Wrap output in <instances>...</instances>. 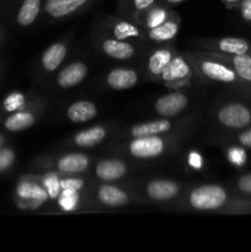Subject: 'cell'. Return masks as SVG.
<instances>
[{
    "mask_svg": "<svg viewBox=\"0 0 251 252\" xmlns=\"http://www.w3.org/2000/svg\"><path fill=\"white\" fill-rule=\"evenodd\" d=\"M226 201V193L221 187L214 185H206L193 189L189 196V202L193 208L199 211L218 209Z\"/></svg>",
    "mask_w": 251,
    "mask_h": 252,
    "instance_id": "6da1fadb",
    "label": "cell"
},
{
    "mask_svg": "<svg viewBox=\"0 0 251 252\" xmlns=\"http://www.w3.org/2000/svg\"><path fill=\"white\" fill-rule=\"evenodd\" d=\"M164 150V142L157 135H148V137H135L130 143L129 152L135 158H155L160 155Z\"/></svg>",
    "mask_w": 251,
    "mask_h": 252,
    "instance_id": "7a4b0ae2",
    "label": "cell"
},
{
    "mask_svg": "<svg viewBox=\"0 0 251 252\" xmlns=\"http://www.w3.org/2000/svg\"><path fill=\"white\" fill-rule=\"evenodd\" d=\"M219 121L221 125L230 128H241L249 125L251 121V113L245 106L233 103L228 105L219 111Z\"/></svg>",
    "mask_w": 251,
    "mask_h": 252,
    "instance_id": "3957f363",
    "label": "cell"
},
{
    "mask_svg": "<svg viewBox=\"0 0 251 252\" xmlns=\"http://www.w3.org/2000/svg\"><path fill=\"white\" fill-rule=\"evenodd\" d=\"M187 106V97L184 94L172 93L160 97L155 103V110L160 116L172 117L185 110Z\"/></svg>",
    "mask_w": 251,
    "mask_h": 252,
    "instance_id": "277c9868",
    "label": "cell"
},
{
    "mask_svg": "<svg viewBox=\"0 0 251 252\" xmlns=\"http://www.w3.org/2000/svg\"><path fill=\"white\" fill-rule=\"evenodd\" d=\"M86 74H88V68L85 64L73 63L59 73L57 81H58V85L64 89L73 88L85 79Z\"/></svg>",
    "mask_w": 251,
    "mask_h": 252,
    "instance_id": "5b68a950",
    "label": "cell"
},
{
    "mask_svg": "<svg viewBox=\"0 0 251 252\" xmlns=\"http://www.w3.org/2000/svg\"><path fill=\"white\" fill-rule=\"evenodd\" d=\"M166 83H179L185 78H188L189 66L181 57H172L162 73L160 74Z\"/></svg>",
    "mask_w": 251,
    "mask_h": 252,
    "instance_id": "8992f818",
    "label": "cell"
},
{
    "mask_svg": "<svg viewBox=\"0 0 251 252\" xmlns=\"http://www.w3.org/2000/svg\"><path fill=\"white\" fill-rule=\"evenodd\" d=\"M148 196L155 201H167L179 193V186L172 181L157 180L152 181L147 187Z\"/></svg>",
    "mask_w": 251,
    "mask_h": 252,
    "instance_id": "52a82bcc",
    "label": "cell"
},
{
    "mask_svg": "<svg viewBox=\"0 0 251 252\" xmlns=\"http://www.w3.org/2000/svg\"><path fill=\"white\" fill-rule=\"evenodd\" d=\"M89 0H47L44 10L53 17H63L80 9Z\"/></svg>",
    "mask_w": 251,
    "mask_h": 252,
    "instance_id": "ba28073f",
    "label": "cell"
},
{
    "mask_svg": "<svg viewBox=\"0 0 251 252\" xmlns=\"http://www.w3.org/2000/svg\"><path fill=\"white\" fill-rule=\"evenodd\" d=\"M138 75L129 69H115L107 76V84L115 90H126L137 84Z\"/></svg>",
    "mask_w": 251,
    "mask_h": 252,
    "instance_id": "9c48e42d",
    "label": "cell"
},
{
    "mask_svg": "<svg viewBox=\"0 0 251 252\" xmlns=\"http://www.w3.org/2000/svg\"><path fill=\"white\" fill-rule=\"evenodd\" d=\"M66 115H68L69 120L71 122H88V121H91L93 118L96 117V115H97V108H96V106L93 102H89V101H78V102L73 103L68 108Z\"/></svg>",
    "mask_w": 251,
    "mask_h": 252,
    "instance_id": "30bf717a",
    "label": "cell"
},
{
    "mask_svg": "<svg viewBox=\"0 0 251 252\" xmlns=\"http://www.w3.org/2000/svg\"><path fill=\"white\" fill-rule=\"evenodd\" d=\"M126 165L120 160H105L96 167V175L103 181H115L126 174Z\"/></svg>",
    "mask_w": 251,
    "mask_h": 252,
    "instance_id": "8fae6325",
    "label": "cell"
},
{
    "mask_svg": "<svg viewBox=\"0 0 251 252\" xmlns=\"http://www.w3.org/2000/svg\"><path fill=\"white\" fill-rule=\"evenodd\" d=\"M202 73L209 79H213L217 81H223V83H231L235 80L236 75L231 69L226 68L225 65H221L214 62H203L201 65Z\"/></svg>",
    "mask_w": 251,
    "mask_h": 252,
    "instance_id": "7c38bea8",
    "label": "cell"
},
{
    "mask_svg": "<svg viewBox=\"0 0 251 252\" xmlns=\"http://www.w3.org/2000/svg\"><path fill=\"white\" fill-rule=\"evenodd\" d=\"M98 199L102 202L103 204L110 207H121L128 203V196L122 191V189H117L115 186H110V185H103L98 189Z\"/></svg>",
    "mask_w": 251,
    "mask_h": 252,
    "instance_id": "4fadbf2b",
    "label": "cell"
},
{
    "mask_svg": "<svg viewBox=\"0 0 251 252\" xmlns=\"http://www.w3.org/2000/svg\"><path fill=\"white\" fill-rule=\"evenodd\" d=\"M103 52L107 56L116 59H128L134 54V49L127 42H122L121 39H107L102 44Z\"/></svg>",
    "mask_w": 251,
    "mask_h": 252,
    "instance_id": "5bb4252c",
    "label": "cell"
},
{
    "mask_svg": "<svg viewBox=\"0 0 251 252\" xmlns=\"http://www.w3.org/2000/svg\"><path fill=\"white\" fill-rule=\"evenodd\" d=\"M89 165V159L84 154H69L63 157L58 162V169L65 174L83 172Z\"/></svg>",
    "mask_w": 251,
    "mask_h": 252,
    "instance_id": "9a60e30c",
    "label": "cell"
},
{
    "mask_svg": "<svg viewBox=\"0 0 251 252\" xmlns=\"http://www.w3.org/2000/svg\"><path fill=\"white\" fill-rule=\"evenodd\" d=\"M171 128V123L167 120L153 121V122L142 123L132 128V134L135 137H148L167 132Z\"/></svg>",
    "mask_w": 251,
    "mask_h": 252,
    "instance_id": "2e32d148",
    "label": "cell"
},
{
    "mask_svg": "<svg viewBox=\"0 0 251 252\" xmlns=\"http://www.w3.org/2000/svg\"><path fill=\"white\" fill-rule=\"evenodd\" d=\"M66 48L62 43H56L53 46L49 47L46 52H44L43 57H42V64L43 68L48 71L56 70L59 66V64L63 62L65 58Z\"/></svg>",
    "mask_w": 251,
    "mask_h": 252,
    "instance_id": "e0dca14e",
    "label": "cell"
},
{
    "mask_svg": "<svg viewBox=\"0 0 251 252\" xmlns=\"http://www.w3.org/2000/svg\"><path fill=\"white\" fill-rule=\"evenodd\" d=\"M106 137V130L103 127H93L89 128V129L83 130L79 134L75 135L74 138V142H75L76 145L84 148L94 147V145L98 144L100 142H102L103 138Z\"/></svg>",
    "mask_w": 251,
    "mask_h": 252,
    "instance_id": "ac0fdd59",
    "label": "cell"
},
{
    "mask_svg": "<svg viewBox=\"0 0 251 252\" xmlns=\"http://www.w3.org/2000/svg\"><path fill=\"white\" fill-rule=\"evenodd\" d=\"M41 0H24L17 14V22L22 26H29L36 20L39 12Z\"/></svg>",
    "mask_w": 251,
    "mask_h": 252,
    "instance_id": "d6986e66",
    "label": "cell"
},
{
    "mask_svg": "<svg viewBox=\"0 0 251 252\" xmlns=\"http://www.w3.org/2000/svg\"><path fill=\"white\" fill-rule=\"evenodd\" d=\"M34 123V117L29 112H17L5 121V127L11 132H20L27 129Z\"/></svg>",
    "mask_w": 251,
    "mask_h": 252,
    "instance_id": "ffe728a7",
    "label": "cell"
},
{
    "mask_svg": "<svg viewBox=\"0 0 251 252\" xmlns=\"http://www.w3.org/2000/svg\"><path fill=\"white\" fill-rule=\"evenodd\" d=\"M172 58L171 52L167 49H157L149 59V70L153 75H160Z\"/></svg>",
    "mask_w": 251,
    "mask_h": 252,
    "instance_id": "44dd1931",
    "label": "cell"
},
{
    "mask_svg": "<svg viewBox=\"0 0 251 252\" xmlns=\"http://www.w3.org/2000/svg\"><path fill=\"white\" fill-rule=\"evenodd\" d=\"M177 30H179V26H177L176 22L164 21L157 26L152 27L149 36L150 38L155 39V41H166V39L172 38L177 33Z\"/></svg>",
    "mask_w": 251,
    "mask_h": 252,
    "instance_id": "7402d4cb",
    "label": "cell"
},
{
    "mask_svg": "<svg viewBox=\"0 0 251 252\" xmlns=\"http://www.w3.org/2000/svg\"><path fill=\"white\" fill-rule=\"evenodd\" d=\"M219 48L225 53L235 54H245L249 51V43L241 38H234V37H228L219 42Z\"/></svg>",
    "mask_w": 251,
    "mask_h": 252,
    "instance_id": "603a6c76",
    "label": "cell"
},
{
    "mask_svg": "<svg viewBox=\"0 0 251 252\" xmlns=\"http://www.w3.org/2000/svg\"><path fill=\"white\" fill-rule=\"evenodd\" d=\"M233 63L238 75L245 80L251 81V57L245 56V54L235 56Z\"/></svg>",
    "mask_w": 251,
    "mask_h": 252,
    "instance_id": "cb8c5ba5",
    "label": "cell"
},
{
    "mask_svg": "<svg viewBox=\"0 0 251 252\" xmlns=\"http://www.w3.org/2000/svg\"><path fill=\"white\" fill-rule=\"evenodd\" d=\"M113 33H115L117 39H126L128 37H137L139 34V31L132 24H128V22H118L115 26V29H113Z\"/></svg>",
    "mask_w": 251,
    "mask_h": 252,
    "instance_id": "d4e9b609",
    "label": "cell"
},
{
    "mask_svg": "<svg viewBox=\"0 0 251 252\" xmlns=\"http://www.w3.org/2000/svg\"><path fill=\"white\" fill-rule=\"evenodd\" d=\"M17 193L22 198H46V194L39 189L38 187L31 186V185H21L17 189Z\"/></svg>",
    "mask_w": 251,
    "mask_h": 252,
    "instance_id": "484cf974",
    "label": "cell"
},
{
    "mask_svg": "<svg viewBox=\"0 0 251 252\" xmlns=\"http://www.w3.org/2000/svg\"><path fill=\"white\" fill-rule=\"evenodd\" d=\"M25 103V97L22 94L14 93L11 95L7 96L4 101V107L5 110L9 111V112H12V111H16L17 108L22 107Z\"/></svg>",
    "mask_w": 251,
    "mask_h": 252,
    "instance_id": "4316f807",
    "label": "cell"
},
{
    "mask_svg": "<svg viewBox=\"0 0 251 252\" xmlns=\"http://www.w3.org/2000/svg\"><path fill=\"white\" fill-rule=\"evenodd\" d=\"M15 160V154L10 149H0V172L11 166Z\"/></svg>",
    "mask_w": 251,
    "mask_h": 252,
    "instance_id": "83f0119b",
    "label": "cell"
},
{
    "mask_svg": "<svg viewBox=\"0 0 251 252\" xmlns=\"http://www.w3.org/2000/svg\"><path fill=\"white\" fill-rule=\"evenodd\" d=\"M165 16H166V14H165V11L162 9L153 10V11L150 12L149 19H148V25H149L150 27L157 26V25H160L161 22H164Z\"/></svg>",
    "mask_w": 251,
    "mask_h": 252,
    "instance_id": "f1b7e54d",
    "label": "cell"
},
{
    "mask_svg": "<svg viewBox=\"0 0 251 252\" xmlns=\"http://www.w3.org/2000/svg\"><path fill=\"white\" fill-rule=\"evenodd\" d=\"M239 189L245 193H251V174L245 175L239 180Z\"/></svg>",
    "mask_w": 251,
    "mask_h": 252,
    "instance_id": "f546056e",
    "label": "cell"
},
{
    "mask_svg": "<svg viewBox=\"0 0 251 252\" xmlns=\"http://www.w3.org/2000/svg\"><path fill=\"white\" fill-rule=\"evenodd\" d=\"M241 15L244 20L251 21V0H245L241 5Z\"/></svg>",
    "mask_w": 251,
    "mask_h": 252,
    "instance_id": "4dcf8cb0",
    "label": "cell"
},
{
    "mask_svg": "<svg viewBox=\"0 0 251 252\" xmlns=\"http://www.w3.org/2000/svg\"><path fill=\"white\" fill-rule=\"evenodd\" d=\"M155 2V0H133V4L138 10H145L149 6H152Z\"/></svg>",
    "mask_w": 251,
    "mask_h": 252,
    "instance_id": "1f68e13d",
    "label": "cell"
},
{
    "mask_svg": "<svg viewBox=\"0 0 251 252\" xmlns=\"http://www.w3.org/2000/svg\"><path fill=\"white\" fill-rule=\"evenodd\" d=\"M239 140L243 145L251 148V130H248V132H244L243 134H240Z\"/></svg>",
    "mask_w": 251,
    "mask_h": 252,
    "instance_id": "d6a6232c",
    "label": "cell"
},
{
    "mask_svg": "<svg viewBox=\"0 0 251 252\" xmlns=\"http://www.w3.org/2000/svg\"><path fill=\"white\" fill-rule=\"evenodd\" d=\"M234 153H235V155L233 154V153H230V157H231V159L234 160V161L235 162H238V164H240V162H243V160L245 159V157H244V153L241 152V150H233Z\"/></svg>",
    "mask_w": 251,
    "mask_h": 252,
    "instance_id": "836d02e7",
    "label": "cell"
},
{
    "mask_svg": "<svg viewBox=\"0 0 251 252\" xmlns=\"http://www.w3.org/2000/svg\"><path fill=\"white\" fill-rule=\"evenodd\" d=\"M189 164L194 167H201V158L196 153H192L191 157H189Z\"/></svg>",
    "mask_w": 251,
    "mask_h": 252,
    "instance_id": "e575fe53",
    "label": "cell"
},
{
    "mask_svg": "<svg viewBox=\"0 0 251 252\" xmlns=\"http://www.w3.org/2000/svg\"><path fill=\"white\" fill-rule=\"evenodd\" d=\"M167 2H170V4H179V2L184 1V0H166Z\"/></svg>",
    "mask_w": 251,
    "mask_h": 252,
    "instance_id": "d590c367",
    "label": "cell"
},
{
    "mask_svg": "<svg viewBox=\"0 0 251 252\" xmlns=\"http://www.w3.org/2000/svg\"><path fill=\"white\" fill-rule=\"evenodd\" d=\"M2 144H4V137H2V135L0 134V148H1Z\"/></svg>",
    "mask_w": 251,
    "mask_h": 252,
    "instance_id": "8d00e7d4",
    "label": "cell"
}]
</instances>
